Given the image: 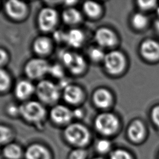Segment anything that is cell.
<instances>
[{
	"mask_svg": "<svg viewBox=\"0 0 159 159\" xmlns=\"http://www.w3.org/2000/svg\"><path fill=\"white\" fill-rule=\"evenodd\" d=\"M64 135L69 143L80 147L85 145L89 140L88 130L79 123L68 125L65 130Z\"/></svg>",
	"mask_w": 159,
	"mask_h": 159,
	"instance_id": "obj_1",
	"label": "cell"
},
{
	"mask_svg": "<svg viewBox=\"0 0 159 159\" xmlns=\"http://www.w3.org/2000/svg\"><path fill=\"white\" fill-rule=\"evenodd\" d=\"M35 91L38 98L47 104L55 102L59 98V88L52 81L42 80L37 85Z\"/></svg>",
	"mask_w": 159,
	"mask_h": 159,
	"instance_id": "obj_2",
	"label": "cell"
},
{
	"mask_svg": "<svg viewBox=\"0 0 159 159\" xmlns=\"http://www.w3.org/2000/svg\"><path fill=\"white\" fill-rule=\"evenodd\" d=\"M20 114L27 120L38 122L43 118L45 110L43 106L37 101H28L19 107Z\"/></svg>",
	"mask_w": 159,
	"mask_h": 159,
	"instance_id": "obj_3",
	"label": "cell"
},
{
	"mask_svg": "<svg viewBox=\"0 0 159 159\" xmlns=\"http://www.w3.org/2000/svg\"><path fill=\"white\" fill-rule=\"evenodd\" d=\"M94 124L96 129L104 135L113 134L116 132L119 125L117 119L110 113L99 114L96 118Z\"/></svg>",
	"mask_w": 159,
	"mask_h": 159,
	"instance_id": "obj_4",
	"label": "cell"
},
{
	"mask_svg": "<svg viewBox=\"0 0 159 159\" xmlns=\"http://www.w3.org/2000/svg\"><path fill=\"white\" fill-rule=\"evenodd\" d=\"M50 65L42 58L30 60L25 66V72L31 79H39L48 72Z\"/></svg>",
	"mask_w": 159,
	"mask_h": 159,
	"instance_id": "obj_5",
	"label": "cell"
},
{
	"mask_svg": "<svg viewBox=\"0 0 159 159\" xmlns=\"http://www.w3.org/2000/svg\"><path fill=\"white\" fill-rule=\"evenodd\" d=\"M106 70L111 74L120 73L125 66L123 55L118 51H112L106 55L104 59Z\"/></svg>",
	"mask_w": 159,
	"mask_h": 159,
	"instance_id": "obj_6",
	"label": "cell"
},
{
	"mask_svg": "<svg viewBox=\"0 0 159 159\" xmlns=\"http://www.w3.org/2000/svg\"><path fill=\"white\" fill-rule=\"evenodd\" d=\"M57 19L58 14L55 9L51 7H45L40 11L38 16L39 28L42 31H50L55 27Z\"/></svg>",
	"mask_w": 159,
	"mask_h": 159,
	"instance_id": "obj_7",
	"label": "cell"
},
{
	"mask_svg": "<svg viewBox=\"0 0 159 159\" xmlns=\"http://www.w3.org/2000/svg\"><path fill=\"white\" fill-rule=\"evenodd\" d=\"M50 117L57 124H64L71 120L73 117V112L63 105L54 106L50 111Z\"/></svg>",
	"mask_w": 159,
	"mask_h": 159,
	"instance_id": "obj_8",
	"label": "cell"
},
{
	"mask_svg": "<svg viewBox=\"0 0 159 159\" xmlns=\"http://www.w3.org/2000/svg\"><path fill=\"white\" fill-rule=\"evenodd\" d=\"M6 12L7 15L14 19H20L23 17L27 11L24 2L16 0H10L6 3Z\"/></svg>",
	"mask_w": 159,
	"mask_h": 159,
	"instance_id": "obj_9",
	"label": "cell"
},
{
	"mask_svg": "<svg viewBox=\"0 0 159 159\" xmlns=\"http://www.w3.org/2000/svg\"><path fill=\"white\" fill-rule=\"evenodd\" d=\"M95 39L98 43L102 47H111L116 42L114 34L106 28H101L96 32Z\"/></svg>",
	"mask_w": 159,
	"mask_h": 159,
	"instance_id": "obj_10",
	"label": "cell"
},
{
	"mask_svg": "<svg viewBox=\"0 0 159 159\" xmlns=\"http://www.w3.org/2000/svg\"><path fill=\"white\" fill-rule=\"evenodd\" d=\"M83 91L78 86L68 84L63 90V98L65 100L70 104L78 103L83 98Z\"/></svg>",
	"mask_w": 159,
	"mask_h": 159,
	"instance_id": "obj_11",
	"label": "cell"
},
{
	"mask_svg": "<svg viewBox=\"0 0 159 159\" xmlns=\"http://www.w3.org/2000/svg\"><path fill=\"white\" fill-rule=\"evenodd\" d=\"M141 53L148 60H156L159 57V44L153 40H147L141 45Z\"/></svg>",
	"mask_w": 159,
	"mask_h": 159,
	"instance_id": "obj_12",
	"label": "cell"
},
{
	"mask_svg": "<svg viewBox=\"0 0 159 159\" xmlns=\"http://www.w3.org/2000/svg\"><path fill=\"white\" fill-rule=\"evenodd\" d=\"M25 157L27 159H49V153L43 146L32 144L27 148Z\"/></svg>",
	"mask_w": 159,
	"mask_h": 159,
	"instance_id": "obj_13",
	"label": "cell"
},
{
	"mask_svg": "<svg viewBox=\"0 0 159 159\" xmlns=\"http://www.w3.org/2000/svg\"><path fill=\"white\" fill-rule=\"evenodd\" d=\"M35 91L33 84L29 81H20L16 86L15 94L20 99H25L28 98Z\"/></svg>",
	"mask_w": 159,
	"mask_h": 159,
	"instance_id": "obj_14",
	"label": "cell"
},
{
	"mask_svg": "<svg viewBox=\"0 0 159 159\" xmlns=\"http://www.w3.org/2000/svg\"><path fill=\"white\" fill-rule=\"evenodd\" d=\"M93 101L95 104L99 107H107L112 101L111 94L106 89H98L93 94Z\"/></svg>",
	"mask_w": 159,
	"mask_h": 159,
	"instance_id": "obj_15",
	"label": "cell"
},
{
	"mask_svg": "<svg viewBox=\"0 0 159 159\" xmlns=\"http://www.w3.org/2000/svg\"><path fill=\"white\" fill-rule=\"evenodd\" d=\"M84 39V36L81 30L77 29L70 30L65 33V41L73 47H79L81 45Z\"/></svg>",
	"mask_w": 159,
	"mask_h": 159,
	"instance_id": "obj_16",
	"label": "cell"
},
{
	"mask_svg": "<svg viewBox=\"0 0 159 159\" xmlns=\"http://www.w3.org/2000/svg\"><path fill=\"white\" fill-rule=\"evenodd\" d=\"M34 50L39 55L48 53L51 48V42L46 37H39L34 40L33 44Z\"/></svg>",
	"mask_w": 159,
	"mask_h": 159,
	"instance_id": "obj_17",
	"label": "cell"
},
{
	"mask_svg": "<svg viewBox=\"0 0 159 159\" xmlns=\"http://www.w3.org/2000/svg\"><path fill=\"white\" fill-rule=\"evenodd\" d=\"M130 138L135 142L142 139L145 134V128L142 123L139 120L134 122L129 128L128 130Z\"/></svg>",
	"mask_w": 159,
	"mask_h": 159,
	"instance_id": "obj_18",
	"label": "cell"
},
{
	"mask_svg": "<svg viewBox=\"0 0 159 159\" xmlns=\"http://www.w3.org/2000/svg\"><path fill=\"white\" fill-rule=\"evenodd\" d=\"M85 67V61L82 56L73 53L72 59L67 66L68 70L73 74H79L81 73Z\"/></svg>",
	"mask_w": 159,
	"mask_h": 159,
	"instance_id": "obj_19",
	"label": "cell"
},
{
	"mask_svg": "<svg viewBox=\"0 0 159 159\" xmlns=\"http://www.w3.org/2000/svg\"><path fill=\"white\" fill-rule=\"evenodd\" d=\"M62 18L66 24L73 25L80 22L81 19V15L76 9L69 7L63 11Z\"/></svg>",
	"mask_w": 159,
	"mask_h": 159,
	"instance_id": "obj_20",
	"label": "cell"
},
{
	"mask_svg": "<svg viewBox=\"0 0 159 159\" xmlns=\"http://www.w3.org/2000/svg\"><path fill=\"white\" fill-rule=\"evenodd\" d=\"M21 149L19 145L11 143L6 145L3 150L4 157L8 159H18L21 156Z\"/></svg>",
	"mask_w": 159,
	"mask_h": 159,
	"instance_id": "obj_21",
	"label": "cell"
},
{
	"mask_svg": "<svg viewBox=\"0 0 159 159\" xmlns=\"http://www.w3.org/2000/svg\"><path fill=\"white\" fill-rule=\"evenodd\" d=\"M83 9L85 13L91 17L98 16L101 12L100 6L93 1L85 2L83 4Z\"/></svg>",
	"mask_w": 159,
	"mask_h": 159,
	"instance_id": "obj_22",
	"label": "cell"
},
{
	"mask_svg": "<svg viewBox=\"0 0 159 159\" xmlns=\"http://www.w3.org/2000/svg\"><path fill=\"white\" fill-rule=\"evenodd\" d=\"M132 22L136 28L142 29L146 25L147 18L145 15L141 13H137L133 16Z\"/></svg>",
	"mask_w": 159,
	"mask_h": 159,
	"instance_id": "obj_23",
	"label": "cell"
},
{
	"mask_svg": "<svg viewBox=\"0 0 159 159\" xmlns=\"http://www.w3.org/2000/svg\"><path fill=\"white\" fill-rule=\"evenodd\" d=\"M11 137V130L6 125H0V144L8 142Z\"/></svg>",
	"mask_w": 159,
	"mask_h": 159,
	"instance_id": "obj_24",
	"label": "cell"
},
{
	"mask_svg": "<svg viewBox=\"0 0 159 159\" xmlns=\"http://www.w3.org/2000/svg\"><path fill=\"white\" fill-rule=\"evenodd\" d=\"M10 83V78L8 73L3 69L0 68V91L6 90Z\"/></svg>",
	"mask_w": 159,
	"mask_h": 159,
	"instance_id": "obj_25",
	"label": "cell"
},
{
	"mask_svg": "<svg viewBox=\"0 0 159 159\" xmlns=\"http://www.w3.org/2000/svg\"><path fill=\"white\" fill-rule=\"evenodd\" d=\"M105 56L104 52L100 48L95 47L91 49L89 51V57L93 60L96 61L104 60Z\"/></svg>",
	"mask_w": 159,
	"mask_h": 159,
	"instance_id": "obj_26",
	"label": "cell"
},
{
	"mask_svg": "<svg viewBox=\"0 0 159 159\" xmlns=\"http://www.w3.org/2000/svg\"><path fill=\"white\" fill-rule=\"evenodd\" d=\"M48 72L56 78H61L64 75V71L62 66L60 64H54L50 65Z\"/></svg>",
	"mask_w": 159,
	"mask_h": 159,
	"instance_id": "obj_27",
	"label": "cell"
},
{
	"mask_svg": "<svg viewBox=\"0 0 159 159\" xmlns=\"http://www.w3.org/2000/svg\"><path fill=\"white\" fill-rule=\"evenodd\" d=\"M111 159H131L130 155L122 150H117L112 153Z\"/></svg>",
	"mask_w": 159,
	"mask_h": 159,
	"instance_id": "obj_28",
	"label": "cell"
},
{
	"mask_svg": "<svg viewBox=\"0 0 159 159\" xmlns=\"http://www.w3.org/2000/svg\"><path fill=\"white\" fill-rule=\"evenodd\" d=\"M86 155V152L81 148H77L71 152L69 159H84Z\"/></svg>",
	"mask_w": 159,
	"mask_h": 159,
	"instance_id": "obj_29",
	"label": "cell"
},
{
	"mask_svg": "<svg viewBox=\"0 0 159 159\" xmlns=\"http://www.w3.org/2000/svg\"><path fill=\"white\" fill-rule=\"evenodd\" d=\"M110 146H111V144L108 140L102 139V140H99L97 143L96 148L99 152H100L101 153H104L109 150Z\"/></svg>",
	"mask_w": 159,
	"mask_h": 159,
	"instance_id": "obj_30",
	"label": "cell"
},
{
	"mask_svg": "<svg viewBox=\"0 0 159 159\" xmlns=\"http://www.w3.org/2000/svg\"><path fill=\"white\" fill-rule=\"evenodd\" d=\"M139 6L143 9H148L153 7L156 2L155 1H139Z\"/></svg>",
	"mask_w": 159,
	"mask_h": 159,
	"instance_id": "obj_31",
	"label": "cell"
},
{
	"mask_svg": "<svg viewBox=\"0 0 159 159\" xmlns=\"http://www.w3.org/2000/svg\"><path fill=\"white\" fill-rule=\"evenodd\" d=\"M152 117L154 122L159 127V106L153 108L152 112Z\"/></svg>",
	"mask_w": 159,
	"mask_h": 159,
	"instance_id": "obj_32",
	"label": "cell"
},
{
	"mask_svg": "<svg viewBox=\"0 0 159 159\" xmlns=\"http://www.w3.org/2000/svg\"><path fill=\"white\" fill-rule=\"evenodd\" d=\"M7 53L2 48H0V65H2L7 60Z\"/></svg>",
	"mask_w": 159,
	"mask_h": 159,
	"instance_id": "obj_33",
	"label": "cell"
},
{
	"mask_svg": "<svg viewBox=\"0 0 159 159\" xmlns=\"http://www.w3.org/2000/svg\"><path fill=\"white\" fill-rule=\"evenodd\" d=\"M8 111L10 114L11 115H16L18 112L19 113V107H17L16 106L11 105L9 106L8 108Z\"/></svg>",
	"mask_w": 159,
	"mask_h": 159,
	"instance_id": "obj_34",
	"label": "cell"
},
{
	"mask_svg": "<svg viewBox=\"0 0 159 159\" xmlns=\"http://www.w3.org/2000/svg\"><path fill=\"white\" fill-rule=\"evenodd\" d=\"M73 116H76V117H81V115H82V113H81V111L80 110H79V109H76L74 112H73Z\"/></svg>",
	"mask_w": 159,
	"mask_h": 159,
	"instance_id": "obj_35",
	"label": "cell"
},
{
	"mask_svg": "<svg viewBox=\"0 0 159 159\" xmlns=\"http://www.w3.org/2000/svg\"><path fill=\"white\" fill-rule=\"evenodd\" d=\"M157 13H158V18H157V19L156 20L155 24H156V27L159 30V9L157 11Z\"/></svg>",
	"mask_w": 159,
	"mask_h": 159,
	"instance_id": "obj_36",
	"label": "cell"
},
{
	"mask_svg": "<svg viewBox=\"0 0 159 159\" xmlns=\"http://www.w3.org/2000/svg\"><path fill=\"white\" fill-rule=\"evenodd\" d=\"M94 159H102V158H95Z\"/></svg>",
	"mask_w": 159,
	"mask_h": 159,
	"instance_id": "obj_37",
	"label": "cell"
}]
</instances>
